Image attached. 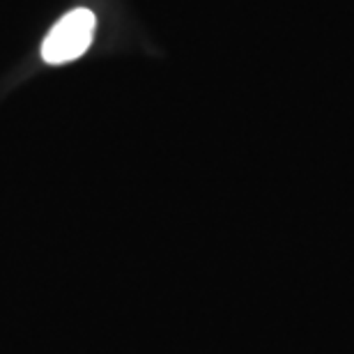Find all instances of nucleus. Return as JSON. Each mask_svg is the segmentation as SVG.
<instances>
[{
  "label": "nucleus",
  "mask_w": 354,
  "mask_h": 354,
  "mask_svg": "<svg viewBox=\"0 0 354 354\" xmlns=\"http://www.w3.org/2000/svg\"><path fill=\"white\" fill-rule=\"evenodd\" d=\"M97 17L86 7L72 10L48 30L41 44V58L48 65H65L81 58L95 39Z\"/></svg>",
  "instance_id": "1"
}]
</instances>
